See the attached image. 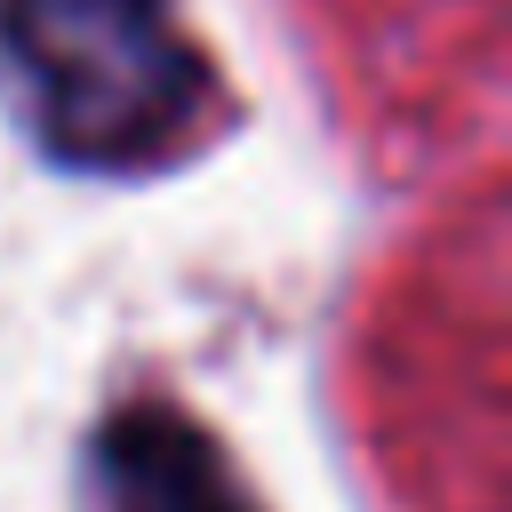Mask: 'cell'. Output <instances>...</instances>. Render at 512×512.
Masks as SVG:
<instances>
[{
	"label": "cell",
	"mask_w": 512,
	"mask_h": 512,
	"mask_svg": "<svg viewBox=\"0 0 512 512\" xmlns=\"http://www.w3.org/2000/svg\"><path fill=\"white\" fill-rule=\"evenodd\" d=\"M0 88L64 168H144L208 104V56L176 0H0Z\"/></svg>",
	"instance_id": "obj_1"
},
{
	"label": "cell",
	"mask_w": 512,
	"mask_h": 512,
	"mask_svg": "<svg viewBox=\"0 0 512 512\" xmlns=\"http://www.w3.org/2000/svg\"><path fill=\"white\" fill-rule=\"evenodd\" d=\"M96 488H104V512H256L232 456L160 400H128L104 416Z\"/></svg>",
	"instance_id": "obj_2"
}]
</instances>
